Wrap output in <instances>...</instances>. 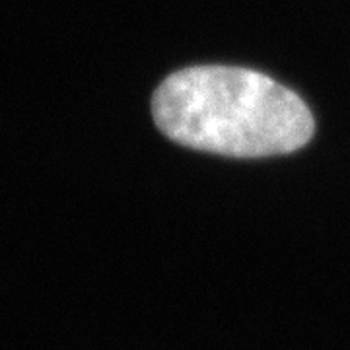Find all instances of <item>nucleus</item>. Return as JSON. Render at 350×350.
<instances>
[{"label":"nucleus","mask_w":350,"mask_h":350,"mask_svg":"<svg viewBox=\"0 0 350 350\" xmlns=\"http://www.w3.org/2000/svg\"><path fill=\"white\" fill-rule=\"evenodd\" d=\"M152 115L170 140L230 158L290 154L315 131L296 92L257 70L222 64L167 76L152 98Z\"/></svg>","instance_id":"f257e3e1"}]
</instances>
